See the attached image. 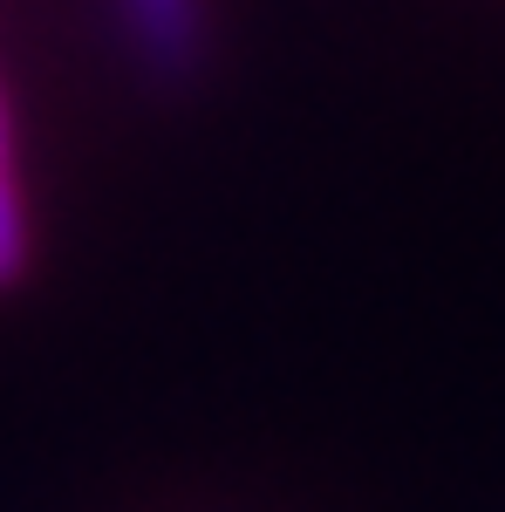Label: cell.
<instances>
[{"label": "cell", "instance_id": "obj_1", "mask_svg": "<svg viewBox=\"0 0 505 512\" xmlns=\"http://www.w3.org/2000/svg\"><path fill=\"white\" fill-rule=\"evenodd\" d=\"M123 35L157 82H185L205 62V0H117Z\"/></svg>", "mask_w": 505, "mask_h": 512}, {"label": "cell", "instance_id": "obj_2", "mask_svg": "<svg viewBox=\"0 0 505 512\" xmlns=\"http://www.w3.org/2000/svg\"><path fill=\"white\" fill-rule=\"evenodd\" d=\"M14 151H7V110H0V287H14L28 267V226H21V192H14Z\"/></svg>", "mask_w": 505, "mask_h": 512}]
</instances>
